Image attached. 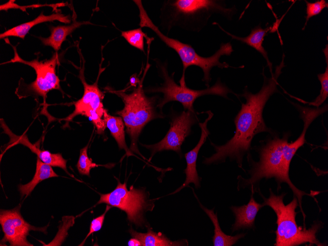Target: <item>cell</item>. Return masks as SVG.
I'll return each mask as SVG.
<instances>
[{
    "label": "cell",
    "mask_w": 328,
    "mask_h": 246,
    "mask_svg": "<svg viewBox=\"0 0 328 246\" xmlns=\"http://www.w3.org/2000/svg\"><path fill=\"white\" fill-rule=\"evenodd\" d=\"M171 16L187 30L199 32L207 26L214 14H220L231 19L236 9L227 8L222 1L215 0H176L168 1Z\"/></svg>",
    "instance_id": "7"
},
{
    "label": "cell",
    "mask_w": 328,
    "mask_h": 246,
    "mask_svg": "<svg viewBox=\"0 0 328 246\" xmlns=\"http://www.w3.org/2000/svg\"><path fill=\"white\" fill-rule=\"evenodd\" d=\"M325 54L327 67L324 73L319 74L318 78L321 84V89L319 95L312 102L308 103L309 105L319 108L323 104L328 97V46L323 49Z\"/></svg>",
    "instance_id": "23"
},
{
    "label": "cell",
    "mask_w": 328,
    "mask_h": 246,
    "mask_svg": "<svg viewBox=\"0 0 328 246\" xmlns=\"http://www.w3.org/2000/svg\"><path fill=\"white\" fill-rule=\"evenodd\" d=\"M253 193L251 192L250 200L247 204L241 206H231L230 209L235 217V222L231 228L232 232L242 229L254 228L256 215L264 205L255 200L253 196Z\"/></svg>",
    "instance_id": "15"
},
{
    "label": "cell",
    "mask_w": 328,
    "mask_h": 246,
    "mask_svg": "<svg viewBox=\"0 0 328 246\" xmlns=\"http://www.w3.org/2000/svg\"><path fill=\"white\" fill-rule=\"evenodd\" d=\"M58 177V175L53 170L52 166L37 158L36 171L32 180L28 183L19 185V191L21 197L25 198L29 195L36 185L44 180L52 177Z\"/></svg>",
    "instance_id": "21"
},
{
    "label": "cell",
    "mask_w": 328,
    "mask_h": 246,
    "mask_svg": "<svg viewBox=\"0 0 328 246\" xmlns=\"http://www.w3.org/2000/svg\"><path fill=\"white\" fill-rule=\"evenodd\" d=\"M54 21L68 24L71 22L70 16L65 15L59 12L53 13L50 15H45L43 12H41L34 20L15 26L0 33V38L3 39L9 36H14L24 39L30 29L34 26L40 23Z\"/></svg>",
    "instance_id": "16"
},
{
    "label": "cell",
    "mask_w": 328,
    "mask_h": 246,
    "mask_svg": "<svg viewBox=\"0 0 328 246\" xmlns=\"http://www.w3.org/2000/svg\"><path fill=\"white\" fill-rule=\"evenodd\" d=\"M146 233H139L133 229L129 230V233L133 238L139 240L143 246H188L186 239L172 241L161 232H155L148 226Z\"/></svg>",
    "instance_id": "19"
},
{
    "label": "cell",
    "mask_w": 328,
    "mask_h": 246,
    "mask_svg": "<svg viewBox=\"0 0 328 246\" xmlns=\"http://www.w3.org/2000/svg\"><path fill=\"white\" fill-rule=\"evenodd\" d=\"M192 189L193 193L197 200L200 208L209 217L214 226V235L212 237V241L214 246H232L238 241L245 237V233L237 234L235 236H229L225 234L221 230L218 220L217 213H214V210L209 209L204 207L200 202L197 196Z\"/></svg>",
    "instance_id": "20"
},
{
    "label": "cell",
    "mask_w": 328,
    "mask_h": 246,
    "mask_svg": "<svg viewBox=\"0 0 328 246\" xmlns=\"http://www.w3.org/2000/svg\"><path fill=\"white\" fill-rule=\"evenodd\" d=\"M111 208V206L107 205L104 213L100 216L92 219L90 225L89 231L83 242L81 243L80 246L83 245L85 243V241L91 234L99 231L102 228L106 213Z\"/></svg>",
    "instance_id": "27"
},
{
    "label": "cell",
    "mask_w": 328,
    "mask_h": 246,
    "mask_svg": "<svg viewBox=\"0 0 328 246\" xmlns=\"http://www.w3.org/2000/svg\"><path fill=\"white\" fill-rule=\"evenodd\" d=\"M121 36L131 46L144 52V37L145 33L141 28L127 31H122Z\"/></svg>",
    "instance_id": "24"
},
{
    "label": "cell",
    "mask_w": 328,
    "mask_h": 246,
    "mask_svg": "<svg viewBox=\"0 0 328 246\" xmlns=\"http://www.w3.org/2000/svg\"><path fill=\"white\" fill-rule=\"evenodd\" d=\"M140 80L138 79L137 76V74L132 75L130 77L129 84L133 87H136L137 85L138 84Z\"/></svg>",
    "instance_id": "28"
},
{
    "label": "cell",
    "mask_w": 328,
    "mask_h": 246,
    "mask_svg": "<svg viewBox=\"0 0 328 246\" xmlns=\"http://www.w3.org/2000/svg\"><path fill=\"white\" fill-rule=\"evenodd\" d=\"M105 120L106 128L109 130L119 148L120 149H124L128 157L133 155L126 143L124 125L122 118L120 116L110 115L108 112H107L105 114Z\"/></svg>",
    "instance_id": "22"
},
{
    "label": "cell",
    "mask_w": 328,
    "mask_h": 246,
    "mask_svg": "<svg viewBox=\"0 0 328 246\" xmlns=\"http://www.w3.org/2000/svg\"><path fill=\"white\" fill-rule=\"evenodd\" d=\"M0 121L1 126L3 130V133L8 135L10 138V141L5 147L6 149L14 145L22 144L36 154L37 157L43 163L52 166L60 167L68 175H71L67 169V161L63 158L61 154H54L47 150L40 149L29 141L27 136L25 134L21 136H17L14 134L2 119Z\"/></svg>",
    "instance_id": "14"
},
{
    "label": "cell",
    "mask_w": 328,
    "mask_h": 246,
    "mask_svg": "<svg viewBox=\"0 0 328 246\" xmlns=\"http://www.w3.org/2000/svg\"><path fill=\"white\" fill-rule=\"evenodd\" d=\"M204 113H207L208 116L203 122L199 123L201 131L200 138L196 145L185 154L187 167L184 170V172L186 174V180L183 185L173 192L171 194L179 191L186 187H188L190 183H193L196 189L200 187L201 178L198 175L197 171L196 162L198 152L210 134L207 128L208 122L213 116V113L210 110L204 112Z\"/></svg>",
    "instance_id": "13"
},
{
    "label": "cell",
    "mask_w": 328,
    "mask_h": 246,
    "mask_svg": "<svg viewBox=\"0 0 328 246\" xmlns=\"http://www.w3.org/2000/svg\"><path fill=\"white\" fill-rule=\"evenodd\" d=\"M11 46L14 50V57L3 64L10 62L21 63L33 68L36 75L34 81L28 84L19 82L16 91V94L19 98L30 96L34 97L41 96L43 98L44 103L45 104L47 94L50 91L57 89L62 91L60 86V80L56 75L55 71L56 66L59 61L57 53L54 54L50 59L44 61H39V57L31 61H27L19 55L15 46L12 45Z\"/></svg>",
    "instance_id": "9"
},
{
    "label": "cell",
    "mask_w": 328,
    "mask_h": 246,
    "mask_svg": "<svg viewBox=\"0 0 328 246\" xmlns=\"http://www.w3.org/2000/svg\"><path fill=\"white\" fill-rule=\"evenodd\" d=\"M128 246H141L142 244L140 241L137 238H132L130 239L128 242Z\"/></svg>",
    "instance_id": "29"
},
{
    "label": "cell",
    "mask_w": 328,
    "mask_h": 246,
    "mask_svg": "<svg viewBox=\"0 0 328 246\" xmlns=\"http://www.w3.org/2000/svg\"><path fill=\"white\" fill-rule=\"evenodd\" d=\"M89 144L80 150L79 158L77 164V168L79 172L83 175L89 176L90 170L100 165L97 164L92 162L87 154Z\"/></svg>",
    "instance_id": "25"
},
{
    "label": "cell",
    "mask_w": 328,
    "mask_h": 246,
    "mask_svg": "<svg viewBox=\"0 0 328 246\" xmlns=\"http://www.w3.org/2000/svg\"><path fill=\"white\" fill-rule=\"evenodd\" d=\"M149 69L148 65L137 88L130 94L122 91H116L108 88V91L120 97L124 104V108L117 111L115 114L123 119L126 127V132L129 135L131 143L130 150L142 157L137 148V139L142 129L150 121L156 118H164V116L157 112L155 104L157 97H148L143 89V82L146 72Z\"/></svg>",
    "instance_id": "5"
},
{
    "label": "cell",
    "mask_w": 328,
    "mask_h": 246,
    "mask_svg": "<svg viewBox=\"0 0 328 246\" xmlns=\"http://www.w3.org/2000/svg\"><path fill=\"white\" fill-rule=\"evenodd\" d=\"M20 206H18L11 210H1L0 223L4 236L1 243L8 242L12 246H32L28 242L27 236L31 230L47 233L46 226L37 227L27 222L21 216Z\"/></svg>",
    "instance_id": "12"
},
{
    "label": "cell",
    "mask_w": 328,
    "mask_h": 246,
    "mask_svg": "<svg viewBox=\"0 0 328 246\" xmlns=\"http://www.w3.org/2000/svg\"><path fill=\"white\" fill-rule=\"evenodd\" d=\"M305 1L306 4V16L303 29H304L306 26L309 19L313 16L319 14L324 8L328 7V2L325 0H317L312 3L309 2L307 0Z\"/></svg>",
    "instance_id": "26"
},
{
    "label": "cell",
    "mask_w": 328,
    "mask_h": 246,
    "mask_svg": "<svg viewBox=\"0 0 328 246\" xmlns=\"http://www.w3.org/2000/svg\"><path fill=\"white\" fill-rule=\"evenodd\" d=\"M197 113L195 110H185L179 114L173 115L170 128L160 141L151 145L142 144L151 151L149 161L156 153L165 150L174 151L181 156L182 143L191 134L192 126L198 122Z\"/></svg>",
    "instance_id": "11"
},
{
    "label": "cell",
    "mask_w": 328,
    "mask_h": 246,
    "mask_svg": "<svg viewBox=\"0 0 328 246\" xmlns=\"http://www.w3.org/2000/svg\"><path fill=\"white\" fill-rule=\"evenodd\" d=\"M135 3L139 10L140 27H146L153 31L157 36L167 47L174 50L178 55L183 64V74L180 79V85L186 84L185 74L187 68L191 66L200 68L203 72L202 81L207 87L211 80L210 71L213 67L217 66L221 69L233 67L227 63L220 62V58L223 55H230L233 52L230 42L221 43L219 48L211 56L203 57L199 55L195 49L190 44L181 42L178 40L169 37L162 33L149 17L141 0H136Z\"/></svg>",
    "instance_id": "3"
},
{
    "label": "cell",
    "mask_w": 328,
    "mask_h": 246,
    "mask_svg": "<svg viewBox=\"0 0 328 246\" xmlns=\"http://www.w3.org/2000/svg\"><path fill=\"white\" fill-rule=\"evenodd\" d=\"M87 24H92L88 21L78 22L74 19L73 23L70 25L51 26L50 35L47 38L39 37L38 38L43 45L50 46L56 52H58L68 35L81 26Z\"/></svg>",
    "instance_id": "18"
},
{
    "label": "cell",
    "mask_w": 328,
    "mask_h": 246,
    "mask_svg": "<svg viewBox=\"0 0 328 246\" xmlns=\"http://www.w3.org/2000/svg\"><path fill=\"white\" fill-rule=\"evenodd\" d=\"M100 195L97 204L106 203L124 211L129 221L137 226H149L144 214L152 211L155 205L153 200L149 199V194L144 189H135L132 186L128 190L126 182L122 184L118 180L117 185L113 191Z\"/></svg>",
    "instance_id": "8"
},
{
    "label": "cell",
    "mask_w": 328,
    "mask_h": 246,
    "mask_svg": "<svg viewBox=\"0 0 328 246\" xmlns=\"http://www.w3.org/2000/svg\"><path fill=\"white\" fill-rule=\"evenodd\" d=\"M284 56L283 55L282 61L276 66L271 78L266 77L263 72L264 83L259 92L253 94L246 86L242 94L237 95V96L245 98L246 102L242 103L241 108L234 119L235 134L222 145H217L211 142L215 153L210 157H204V164H218L224 162L226 159L229 158L230 161H235L238 166L243 168V157L246 154L249 153L254 136L264 132L273 133L264 122L263 111L270 97L274 93L279 92L277 88V80L282 73V69L285 66Z\"/></svg>",
    "instance_id": "2"
},
{
    "label": "cell",
    "mask_w": 328,
    "mask_h": 246,
    "mask_svg": "<svg viewBox=\"0 0 328 246\" xmlns=\"http://www.w3.org/2000/svg\"><path fill=\"white\" fill-rule=\"evenodd\" d=\"M293 105L299 111L304 123L301 134L296 140L291 142L288 141L290 136L288 133L282 138L274 136L268 139L259 147V160L257 162L254 161L250 154H248L247 158L250 166V169L248 170L249 177L245 179L240 175L238 177V190L247 187L251 189V192L254 193L257 190L256 186L263 178H274L278 187L281 183H286L298 199L304 220L305 215L301 207L302 196L305 195L314 197L319 192L307 193L296 188L289 177L290 165L296 152L305 142V134L308 127L318 116L328 110V105L311 108L296 103Z\"/></svg>",
    "instance_id": "1"
},
{
    "label": "cell",
    "mask_w": 328,
    "mask_h": 246,
    "mask_svg": "<svg viewBox=\"0 0 328 246\" xmlns=\"http://www.w3.org/2000/svg\"><path fill=\"white\" fill-rule=\"evenodd\" d=\"M270 191L269 198L263 197V204L270 207L276 215L277 229L274 246H296L307 243L318 246H326L316 237L317 233L323 227L321 221L315 222L309 229L303 228L297 224L296 216L297 213L295 210L299 205L295 195L289 203L285 205L283 202L285 193L276 195L271 189Z\"/></svg>",
    "instance_id": "4"
},
{
    "label": "cell",
    "mask_w": 328,
    "mask_h": 246,
    "mask_svg": "<svg viewBox=\"0 0 328 246\" xmlns=\"http://www.w3.org/2000/svg\"><path fill=\"white\" fill-rule=\"evenodd\" d=\"M84 60L83 58L82 66L80 67L79 78L83 84L84 92L82 97L74 102L75 109L64 120L69 122L79 115H84L88 118L97 129L98 134H103L106 128L105 116L107 110L104 108L103 99L104 94L99 88L98 85L100 75L104 69L101 67L96 82L89 84L85 81L84 75Z\"/></svg>",
    "instance_id": "10"
},
{
    "label": "cell",
    "mask_w": 328,
    "mask_h": 246,
    "mask_svg": "<svg viewBox=\"0 0 328 246\" xmlns=\"http://www.w3.org/2000/svg\"><path fill=\"white\" fill-rule=\"evenodd\" d=\"M157 67L160 76L164 80V82L160 86L153 87L146 89L149 93H162L163 97L158 101L157 107L162 111L163 107L171 101H177L181 103L185 110L194 111L193 104L198 97L213 95L229 98L228 93H232L237 95L227 86L223 84L219 80L211 87L205 89L195 90L189 88L186 84L182 86L178 85L173 79L174 72L169 76L167 64L163 63L159 60L155 59Z\"/></svg>",
    "instance_id": "6"
},
{
    "label": "cell",
    "mask_w": 328,
    "mask_h": 246,
    "mask_svg": "<svg viewBox=\"0 0 328 246\" xmlns=\"http://www.w3.org/2000/svg\"><path fill=\"white\" fill-rule=\"evenodd\" d=\"M213 25L218 26L222 31L230 36L232 39L237 40L242 43L246 44L260 53L266 59L267 65L269 66L271 71V73H273L272 64L269 59L267 51L263 46L264 38L267 34V32L271 29V27H268L265 28H262L260 25H258L252 29L248 35L242 37L237 36L228 32L223 29L217 22L213 23Z\"/></svg>",
    "instance_id": "17"
}]
</instances>
